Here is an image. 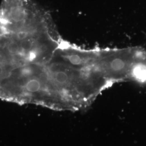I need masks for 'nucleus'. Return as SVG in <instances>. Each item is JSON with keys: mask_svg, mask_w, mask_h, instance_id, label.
Returning <instances> with one entry per match:
<instances>
[{"mask_svg": "<svg viewBox=\"0 0 146 146\" xmlns=\"http://www.w3.org/2000/svg\"><path fill=\"white\" fill-rule=\"evenodd\" d=\"M20 46L16 42L9 43L7 46L8 52L11 54H17L20 52Z\"/></svg>", "mask_w": 146, "mask_h": 146, "instance_id": "2", "label": "nucleus"}, {"mask_svg": "<svg viewBox=\"0 0 146 146\" xmlns=\"http://www.w3.org/2000/svg\"><path fill=\"white\" fill-rule=\"evenodd\" d=\"M42 88V84L40 80L33 78L28 81L26 84V89L29 92L36 93Z\"/></svg>", "mask_w": 146, "mask_h": 146, "instance_id": "1", "label": "nucleus"}, {"mask_svg": "<svg viewBox=\"0 0 146 146\" xmlns=\"http://www.w3.org/2000/svg\"><path fill=\"white\" fill-rule=\"evenodd\" d=\"M28 33L26 31H20L17 34V38L19 40L23 41L24 40H26L27 37L28 36Z\"/></svg>", "mask_w": 146, "mask_h": 146, "instance_id": "4", "label": "nucleus"}, {"mask_svg": "<svg viewBox=\"0 0 146 146\" xmlns=\"http://www.w3.org/2000/svg\"><path fill=\"white\" fill-rule=\"evenodd\" d=\"M33 46V43L31 41L27 40H24L22 41L20 43V48L22 50L26 51L29 50Z\"/></svg>", "mask_w": 146, "mask_h": 146, "instance_id": "3", "label": "nucleus"}, {"mask_svg": "<svg viewBox=\"0 0 146 146\" xmlns=\"http://www.w3.org/2000/svg\"><path fill=\"white\" fill-rule=\"evenodd\" d=\"M3 72V69L2 67L0 65V75H1L2 74V73Z\"/></svg>", "mask_w": 146, "mask_h": 146, "instance_id": "5", "label": "nucleus"}]
</instances>
